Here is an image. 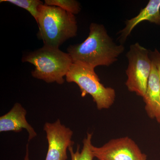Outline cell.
Segmentation results:
<instances>
[{
    "label": "cell",
    "instance_id": "obj_1",
    "mask_svg": "<svg viewBox=\"0 0 160 160\" xmlns=\"http://www.w3.org/2000/svg\"><path fill=\"white\" fill-rule=\"evenodd\" d=\"M124 51V46L113 42L105 26L95 23L90 24L89 36L83 42L67 49L72 62L94 69L98 66H110Z\"/></svg>",
    "mask_w": 160,
    "mask_h": 160
},
{
    "label": "cell",
    "instance_id": "obj_2",
    "mask_svg": "<svg viewBox=\"0 0 160 160\" xmlns=\"http://www.w3.org/2000/svg\"><path fill=\"white\" fill-rule=\"evenodd\" d=\"M38 37L44 46L59 48L64 42L77 35L75 15L58 7L43 4L40 7L37 22Z\"/></svg>",
    "mask_w": 160,
    "mask_h": 160
},
{
    "label": "cell",
    "instance_id": "obj_3",
    "mask_svg": "<svg viewBox=\"0 0 160 160\" xmlns=\"http://www.w3.org/2000/svg\"><path fill=\"white\" fill-rule=\"evenodd\" d=\"M22 61L34 65V69L32 72L33 78L46 83L60 85L65 82L64 77L73 63L68 52L46 46L24 56Z\"/></svg>",
    "mask_w": 160,
    "mask_h": 160
},
{
    "label": "cell",
    "instance_id": "obj_4",
    "mask_svg": "<svg viewBox=\"0 0 160 160\" xmlns=\"http://www.w3.org/2000/svg\"><path fill=\"white\" fill-rule=\"evenodd\" d=\"M68 82L77 84L82 97L87 94L91 96L99 110L108 109L114 103L115 91L111 87H106L100 82L94 69L77 63H72L66 75Z\"/></svg>",
    "mask_w": 160,
    "mask_h": 160
},
{
    "label": "cell",
    "instance_id": "obj_5",
    "mask_svg": "<svg viewBox=\"0 0 160 160\" xmlns=\"http://www.w3.org/2000/svg\"><path fill=\"white\" fill-rule=\"evenodd\" d=\"M129 65L126 85L131 92L143 98L146 94L152 67L149 52L138 43L132 44L126 54Z\"/></svg>",
    "mask_w": 160,
    "mask_h": 160
},
{
    "label": "cell",
    "instance_id": "obj_6",
    "mask_svg": "<svg viewBox=\"0 0 160 160\" xmlns=\"http://www.w3.org/2000/svg\"><path fill=\"white\" fill-rule=\"evenodd\" d=\"M99 160H147V156L131 138L126 137L110 140L102 147L92 146Z\"/></svg>",
    "mask_w": 160,
    "mask_h": 160
},
{
    "label": "cell",
    "instance_id": "obj_7",
    "mask_svg": "<svg viewBox=\"0 0 160 160\" xmlns=\"http://www.w3.org/2000/svg\"><path fill=\"white\" fill-rule=\"evenodd\" d=\"M43 129L48 143L45 160H67V149L74 145L73 131L62 124L59 119L53 123L46 122Z\"/></svg>",
    "mask_w": 160,
    "mask_h": 160
},
{
    "label": "cell",
    "instance_id": "obj_8",
    "mask_svg": "<svg viewBox=\"0 0 160 160\" xmlns=\"http://www.w3.org/2000/svg\"><path fill=\"white\" fill-rule=\"evenodd\" d=\"M27 111L19 103H16L11 110L0 117V132H20L25 129L28 132V142L37 136L26 118Z\"/></svg>",
    "mask_w": 160,
    "mask_h": 160
},
{
    "label": "cell",
    "instance_id": "obj_9",
    "mask_svg": "<svg viewBox=\"0 0 160 160\" xmlns=\"http://www.w3.org/2000/svg\"><path fill=\"white\" fill-rule=\"evenodd\" d=\"M143 98L148 116L160 123V80L157 69L152 62L147 90Z\"/></svg>",
    "mask_w": 160,
    "mask_h": 160
},
{
    "label": "cell",
    "instance_id": "obj_10",
    "mask_svg": "<svg viewBox=\"0 0 160 160\" xmlns=\"http://www.w3.org/2000/svg\"><path fill=\"white\" fill-rule=\"evenodd\" d=\"M145 21L160 25V0H150L137 16L126 20V26L119 32L120 41L125 42L135 27Z\"/></svg>",
    "mask_w": 160,
    "mask_h": 160
},
{
    "label": "cell",
    "instance_id": "obj_11",
    "mask_svg": "<svg viewBox=\"0 0 160 160\" xmlns=\"http://www.w3.org/2000/svg\"><path fill=\"white\" fill-rule=\"evenodd\" d=\"M92 133L88 132L87 136L83 141V148L81 152L78 146L76 152H74L72 146L69 147V150L71 155V160H92L94 158L92 150Z\"/></svg>",
    "mask_w": 160,
    "mask_h": 160
},
{
    "label": "cell",
    "instance_id": "obj_12",
    "mask_svg": "<svg viewBox=\"0 0 160 160\" xmlns=\"http://www.w3.org/2000/svg\"><path fill=\"white\" fill-rule=\"evenodd\" d=\"M1 2H6L27 10L37 22L40 7L43 3L39 0H1Z\"/></svg>",
    "mask_w": 160,
    "mask_h": 160
},
{
    "label": "cell",
    "instance_id": "obj_13",
    "mask_svg": "<svg viewBox=\"0 0 160 160\" xmlns=\"http://www.w3.org/2000/svg\"><path fill=\"white\" fill-rule=\"evenodd\" d=\"M45 4L59 7L74 15L78 14L81 10L80 3L75 0H45Z\"/></svg>",
    "mask_w": 160,
    "mask_h": 160
},
{
    "label": "cell",
    "instance_id": "obj_14",
    "mask_svg": "<svg viewBox=\"0 0 160 160\" xmlns=\"http://www.w3.org/2000/svg\"><path fill=\"white\" fill-rule=\"evenodd\" d=\"M149 55L152 62L154 63L157 69L160 80V52L157 49H155L153 51L149 52Z\"/></svg>",
    "mask_w": 160,
    "mask_h": 160
},
{
    "label": "cell",
    "instance_id": "obj_15",
    "mask_svg": "<svg viewBox=\"0 0 160 160\" xmlns=\"http://www.w3.org/2000/svg\"><path fill=\"white\" fill-rule=\"evenodd\" d=\"M24 160H29V144H28V143L27 144V145H26V155H25V158H24Z\"/></svg>",
    "mask_w": 160,
    "mask_h": 160
}]
</instances>
